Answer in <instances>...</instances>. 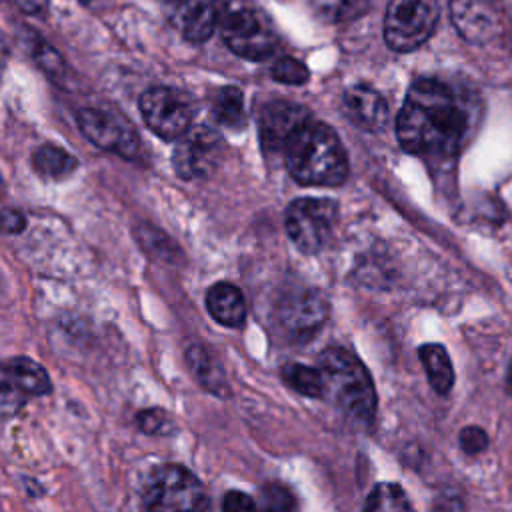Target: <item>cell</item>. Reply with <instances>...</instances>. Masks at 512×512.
Returning a JSON list of instances; mask_svg holds the SVG:
<instances>
[{"label":"cell","instance_id":"6da1fadb","mask_svg":"<svg viewBox=\"0 0 512 512\" xmlns=\"http://www.w3.org/2000/svg\"><path fill=\"white\" fill-rule=\"evenodd\" d=\"M464 134L466 114L452 90L434 78L414 80L396 116L400 146L420 156H452Z\"/></svg>","mask_w":512,"mask_h":512},{"label":"cell","instance_id":"7a4b0ae2","mask_svg":"<svg viewBox=\"0 0 512 512\" xmlns=\"http://www.w3.org/2000/svg\"><path fill=\"white\" fill-rule=\"evenodd\" d=\"M284 164L304 186H338L348 178L346 150L336 132L316 120H306L282 150Z\"/></svg>","mask_w":512,"mask_h":512},{"label":"cell","instance_id":"3957f363","mask_svg":"<svg viewBox=\"0 0 512 512\" xmlns=\"http://www.w3.org/2000/svg\"><path fill=\"white\" fill-rule=\"evenodd\" d=\"M318 370L336 406L360 422H372L376 414V390L366 366L348 350L332 346L318 358Z\"/></svg>","mask_w":512,"mask_h":512},{"label":"cell","instance_id":"277c9868","mask_svg":"<svg viewBox=\"0 0 512 512\" xmlns=\"http://www.w3.org/2000/svg\"><path fill=\"white\" fill-rule=\"evenodd\" d=\"M146 512H210L202 482L184 466L162 464L154 468L144 486Z\"/></svg>","mask_w":512,"mask_h":512},{"label":"cell","instance_id":"5b68a950","mask_svg":"<svg viewBox=\"0 0 512 512\" xmlns=\"http://www.w3.org/2000/svg\"><path fill=\"white\" fill-rule=\"evenodd\" d=\"M436 0H390L384 14V40L396 52H412L436 30Z\"/></svg>","mask_w":512,"mask_h":512},{"label":"cell","instance_id":"8992f818","mask_svg":"<svg viewBox=\"0 0 512 512\" xmlns=\"http://www.w3.org/2000/svg\"><path fill=\"white\" fill-rule=\"evenodd\" d=\"M222 40L246 60H266L278 48V38L262 12L248 6L230 8L222 14Z\"/></svg>","mask_w":512,"mask_h":512},{"label":"cell","instance_id":"52a82bcc","mask_svg":"<svg viewBox=\"0 0 512 512\" xmlns=\"http://www.w3.org/2000/svg\"><path fill=\"white\" fill-rule=\"evenodd\" d=\"M338 216L336 202L328 198H298L286 208V232L298 250L314 254L328 242Z\"/></svg>","mask_w":512,"mask_h":512},{"label":"cell","instance_id":"ba28073f","mask_svg":"<svg viewBox=\"0 0 512 512\" xmlns=\"http://www.w3.org/2000/svg\"><path fill=\"white\" fill-rule=\"evenodd\" d=\"M138 106L146 126L162 140H178L192 128V104L174 88H148Z\"/></svg>","mask_w":512,"mask_h":512},{"label":"cell","instance_id":"9c48e42d","mask_svg":"<svg viewBox=\"0 0 512 512\" xmlns=\"http://www.w3.org/2000/svg\"><path fill=\"white\" fill-rule=\"evenodd\" d=\"M222 150L224 144L216 130L208 126H192L182 138H178L172 154L174 170L184 180L204 178L216 168Z\"/></svg>","mask_w":512,"mask_h":512},{"label":"cell","instance_id":"30bf717a","mask_svg":"<svg viewBox=\"0 0 512 512\" xmlns=\"http://www.w3.org/2000/svg\"><path fill=\"white\" fill-rule=\"evenodd\" d=\"M82 134L102 150H116L122 156H134L138 150L136 130L100 108H82L76 114Z\"/></svg>","mask_w":512,"mask_h":512},{"label":"cell","instance_id":"8fae6325","mask_svg":"<svg viewBox=\"0 0 512 512\" xmlns=\"http://www.w3.org/2000/svg\"><path fill=\"white\" fill-rule=\"evenodd\" d=\"M450 14L460 36L472 44H488L502 32L500 0H450Z\"/></svg>","mask_w":512,"mask_h":512},{"label":"cell","instance_id":"7c38bea8","mask_svg":"<svg viewBox=\"0 0 512 512\" xmlns=\"http://www.w3.org/2000/svg\"><path fill=\"white\" fill-rule=\"evenodd\" d=\"M226 0H166L172 26L190 42H206L222 20Z\"/></svg>","mask_w":512,"mask_h":512},{"label":"cell","instance_id":"4fadbf2b","mask_svg":"<svg viewBox=\"0 0 512 512\" xmlns=\"http://www.w3.org/2000/svg\"><path fill=\"white\" fill-rule=\"evenodd\" d=\"M310 114L306 108L292 102H270L258 114L260 144L266 154L284 150L288 138L306 122Z\"/></svg>","mask_w":512,"mask_h":512},{"label":"cell","instance_id":"5bb4252c","mask_svg":"<svg viewBox=\"0 0 512 512\" xmlns=\"http://www.w3.org/2000/svg\"><path fill=\"white\" fill-rule=\"evenodd\" d=\"M326 316V300L314 290L294 294L280 306V324L294 336H310L324 324Z\"/></svg>","mask_w":512,"mask_h":512},{"label":"cell","instance_id":"9a60e30c","mask_svg":"<svg viewBox=\"0 0 512 512\" xmlns=\"http://www.w3.org/2000/svg\"><path fill=\"white\" fill-rule=\"evenodd\" d=\"M344 112L350 122L362 130H382L390 118L386 100L370 86L356 84L344 92Z\"/></svg>","mask_w":512,"mask_h":512},{"label":"cell","instance_id":"2e32d148","mask_svg":"<svg viewBox=\"0 0 512 512\" xmlns=\"http://www.w3.org/2000/svg\"><path fill=\"white\" fill-rule=\"evenodd\" d=\"M206 308L210 316L228 328H238L246 320V302L242 292L228 282H218L210 286L206 294Z\"/></svg>","mask_w":512,"mask_h":512},{"label":"cell","instance_id":"e0dca14e","mask_svg":"<svg viewBox=\"0 0 512 512\" xmlns=\"http://www.w3.org/2000/svg\"><path fill=\"white\" fill-rule=\"evenodd\" d=\"M0 374L14 382L26 396H46L52 390L48 372L32 358L16 356L0 364Z\"/></svg>","mask_w":512,"mask_h":512},{"label":"cell","instance_id":"ac0fdd59","mask_svg":"<svg viewBox=\"0 0 512 512\" xmlns=\"http://www.w3.org/2000/svg\"><path fill=\"white\" fill-rule=\"evenodd\" d=\"M186 362L190 366V372L200 382L204 390L216 396H228V384L224 378L222 368L214 360V356L200 344H192L186 350Z\"/></svg>","mask_w":512,"mask_h":512},{"label":"cell","instance_id":"d6986e66","mask_svg":"<svg viewBox=\"0 0 512 512\" xmlns=\"http://www.w3.org/2000/svg\"><path fill=\"white\" fill-rule=\"evenodd\" d=\"M418 354L426 368L430 386L438 394H448L454 386V368H452L446 348L440 344H424V346H420Z\"/></svg>","mask_w":512,"mask_h":512},{"label":"cell","instance_id":"ffe728a7","mask_svg":"<svg viewBox=\"0 0 512 512\" xmlns=\"http://www.w3.org/2000/svg\"><path fill=\"white\" fill-rule=\"evenodd\" d=\"M212 114L218 124L238 130L246 122L244 96L236 86H222L212 100Z\"/></svg>","mask_w":512,"mask_h":512},{"label":"cell","instance_id":"44dd1931","mask_svg":"<svg viewBox=\"0 0 512 512\" xmlns=\"http://www.w3.org/2000/svg\"><path fill=\"white\" fill-rule=\"evenodd\" d=\"M34 168L46 178H64L78 166V160L64 148L44 144L34 152Z\"/></svg>","mask_w":512,"mask_h":512},{"label":"cell","instance_id":"7402d4cb","mask_svg":"<svg viewBox=\"0 0 512 512\" xmlns=\"http://www.w3.org/2000/svg\"><path fill=\"white\" fill-rule=\"evenodd\" d=\"M364 512H414V508L398 484L380 482L366 498Z\"/></svg>","mask_w":512,"mask_h":512},{"label":"cell","instance_id":"603a6c76","mask_svg":"<svg viewBox=\"0 0 512 512\" xmlns=\"http://www.w3.org/2000/svg\"><path fill=\"white\" fill-rule=\"evenodd\" d=\"M284 382L302 396L322 398L324 396V380L318 368H310L304 364H286L282 368Z\"/></svg>","mask_w":512,"mask_h":512},{"label":"cell","instance_id":"cb8c5ba5","mask_svg":"<svg viewBox=\"0 0 512 512\" xmlns=\"http://www.w3.org/2000/svg\"><path fill=\"white\" fill-rule=\"evenodd\" d=\"M372 0H312L316 14L332 24L358 18L370 8Z\"/></svg>","mask_w":512,"mask_h":512},{"label":"cell","instance_id":"d4e9b609","mask_svg":"<svg viewBox=\"0 0 512 512\" xmlns=\"http://www.w3.org/2000/svg\"><path fill=\"white\" fill-rule=\"evenodd\" d=\"M294 506V496L286 486L270 482L260 488V496L256 502L258 512H294Z\"/></svg>","mask_w":512,"mask_h":512},{"label":"cell","instance_id":"484cf974","mask_svg":"<svg viewBox=\"0 0 512 512\" xmlns=\"http://www.w3.org/2000/svg\"><path fill=\"white\" fill-rule=\"evenodd\" d=\"M270 72H272L274 80L284 82V84H294V86L304 84L310 78V72L306 70V66L302 62L294 60V58H288V56L278 58Z\"/></svg>","mask_w":512,"mask_h":512},{"label":"cell","instance_id":"4316f807","mask_svg":"<svg viewBox=\"0 0 512 512\" xmlns=\"http://www.w3.org/2000/svg\"><path fill=\"white\" fill-rule=\"evenodd\" d=\"M136 426L144 434H168L172 430V418L162 408H146L136 414Z\"/></svg>","mask_w":512,"mask_h":512},{"label":"cell","instance_id":"83f0119b","mask_svg":"<svg viewBox=\"0 0 512 512\" xmlns=\"http://www.w3.org/2000/svg\"><path fill=\"white\" fill-rule=\"evenodd\" d=\"M26 402V394L10 382L6 376L0 378V416H14Z\"/></svg>","mask_w":512,"mask_h":512},{"label":"cell","instance_id":"f1b7e54d","mask_svg":"<svg viewBox=\"0 0 512 512\" xmlns=\"http://www.w3.org/2000/svg\"><path fill=\"white\" fill-rule=\"evenodd\" d=\"M34 58H36V64L44 70V74L50 76L52 80H56L58 76L64 74V60L52 46L40 42L34 50Z\"/></svg>","mask_w":512,"mask_h":512},{"label":"cell","instance_id":"f546056e","mask_svg":"<svg viewBox=\"0 0 512 512\" xmlns=\"http://www.w3.org/2000/svg\"><path fill=\"white\" fill-rule=\"evenodd\" d=\"M458 442L466 454H480L488 448V434L480 426H466L460 430Z\"/></svg>","mask_w":512,"mask_h":512},{"label":"cell","instance_id":"4dcf8cb0","mask_svg":"<svg viewBox=\"0 0 512 512\" xmlns=\"http://www.w3.org/2000/svg\"><path fill=\"white\" fill-rule=\"evenodd\" d=\"M222 512H258V508L248 494L240 490H230L222 498Z\"/></svg>","mask_w":512,"mask_h":512},{"label":"cell","instance_id":"1f68e13d","mask_svg":"<svg viewBox=\"0 0 512 512\" xmlns=\"http://www.w3.org/2000/svg\"><path fill=\"white\" fill-rule=\"evenodd\" d=\"M26 228V218L16 208H4L0 210V230L4 234H18Z\"/></svg>","mask_w":512,"mask_h":512},{"label":"cell","instance_id":"d6a6232c","mask_svg":"<svg viewBox=\"0 0 512 512\" xmlns=\"http://www.w3.org/2000/svg\"><path fill=\"white\" fill-rule=\"evenodd\" d=\"M432 512H464V506L458 496H438Z\"/></svg>","mask_w":512,"mask_h":512},{"label":"cell","instance_id":"836d02e7","mask_svg":"<svg viewBox=\"0 0 512 512\" xmlns=\"http://www.w3.org/2000/svg\"><path fill=\"white\" fill-rule=\"evenodd\" d=\"M10 2L16 4L26 14H40L48 4V0H10Z\"/></svg>","mask_w":512,"mask_h":512},{"label":"cell","instance_id":"e575fe53","mask_svg":"<svg viewBox=\"0 0 512 512\" xmlns=\"http://www.w3.org/2000/svg\"><path fill=\"white\" fill-rule=\"evenodd\" d=\"M6 62H8V40L0 32V78H2V72L6 68Z\"/></svg>","mask_w":512,"mask_h":512},{"label":"cell","instance_id":"d590c367","mask_svg":"<svg viewBox=\"0 0 512 512\" xmlns=\"http://www.w3.org/2000/svg\"><path fill=\"white\" fill-rule=\"evenodd\" d=\"M506 382H508V388L512 392V360H510V366H508V374H506Z\"/></svg>","mask_w":512,"mask_h":512},{"label":"cell","instance_id":"8d00e7d4","mask_svg":"<svg viewBox=\"0 0 512 512\" xmlns=\"http://www.w3.org/2000/svg\"><path fill=\"white\" fill-rule=\"evenodd\" d=\"M4 194V180H2V174H0V196Z\"/></svg>","mask_w":512,"mask_h":512}]
</instances>
